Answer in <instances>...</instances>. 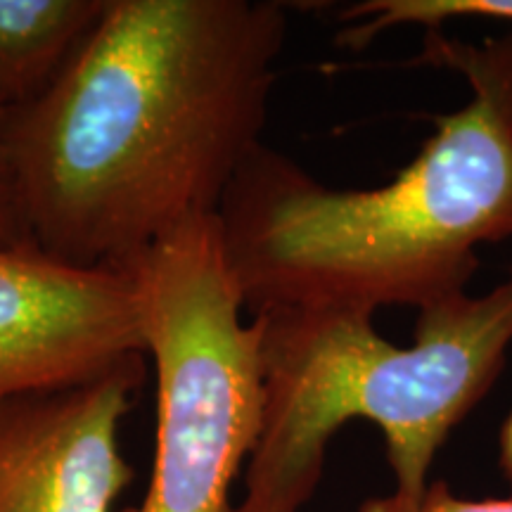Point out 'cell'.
<instances>
[{
  "mask_svg": "<svg viewBox=\"0 0 512 512\" xmlns=\"http://www.w3.org/2000/svg\"><path fill=\"white\" fill-rule=\"evenodd\" d=\"M287 38L275 0H105L3 143L31 240L83 268H121L219 214L264 145Z\"/></svg>",
  "mask_w": 512,
  "mask_h": 512,
  "instance_id": "obj_1",
  "label": "cell"
},
{
  "mask_svg": "<svg viewBox=\"0 0 512 512\" xmlns=\"http://www.w3.org/2000/svg\"><path fill=\"white\" fill-rule=\"evenodd\" d=\"M420 62L463 74L470 100L394 181L335 190L266 143L233 178L219 226L245 309H422L465 292L479 245L512 240V29L427 31Z\"/></svg>",
  "mask_w": 512,
  "mask_h": 512,
  "instance_id": "obj_2",
  "label": "cell"
},
{
  "mask_svg": "<svg viewBox=\"0 0 512 512\" xmlns=\"http://www.w3.org/2000/svg\"><path fill=\"white\" fill-rule=\"evenodd\" d=\"M254 318L264 418L235 512H302L323 479L330 439L356 418L382 430L396 494L415 496L448 434L503 370L512 261L494 290L418 309L411 347L387 342L373 313L347 306H287Z\"/></svg>",
  "mask_w": 512,
  "mask_h": 512,
  "instance_id": "obj_3",
  "label": "cell"
},
{
  "mask_svg": "<svg viewBox=\"0 0 512 512\" xmlns=\"http://www.w3.org/2000/svg\"><path fill=\"white\" fill-rule=\"evenodd\" d=\"M126 268L157 380L155 463L143 501L119 512H235L230 489L264 418L261 325L242 318L219 214L192 219Z\"/></svg>",
  "mask_w": 512,
  "mask_h": 512,
  "instance_id": "obj_4",
  "label": "cell"
},
{
  "mask_svg": "<svg viewBox=\"0 0 512 512\" xmlns=\"http://www.w3.org/2000/svg\"><path fill=\"white\" fill-rule=\"evenodd\" d=\"M147 380L133 354L88 380L0 401V512H117L136 472L121 422Z\"/></svg>",
  "mask_w": 512,
  "mask_h": 512,
  "instance_id": "obj_5",
  "label": "cell"
},
{
  "mask_svg": "<svg viewBox=\"0 0 512 512\" xmlns=\"http://www.w3.org/2000/svg\"><path fill=\"white\" fill-rule=\"evenodd\" d=\"M133 354H145L143 309L126 268L0 249V401L88 380Z\"/></svg>",
  "mask_w": 512,
  "mask_h": 512,
  "instance_id": "obj_6",
  "label": "cell"
},
{
  "mask_svg": "<svg viewBox=\"0 0 512 512\" xmlns=\"http://www.w3.org/2000/svg\"><path fill=\"white\" fill-rule=\"evenodd\" d=\"M105 0H0V105H27L57 79Z\"/></svg>",
  "mask_w": 512,
  "mask_h": 512,
  "instance_id": "obj_7",
  "label": "cell"
},
{
  "mask_svg": "<svg viewBox=\"0 0 512 512\" xmlns=\"http://www.w3.org/2000/svg\"><path fill=\"white\" fill-rule=\"evenodd\" d=\"M460 17H484L512 24V0H366L339 12L337 46L368 48L380 34L396 27L441 29Z\"/></svg>",
  "mask_w": 512,
  "mask_h": 512,
  "instance_id": "obj_8",
  "label": "cell"
},
{
  "mask_svg": "<svg viewBox=\"0 0 512 512\" xmlns=\"http://www.w3.org/2000/svg\"><path fill=\"white\" fill-rule=\"evenodd\" d=\"M356 512H512V498H463L451 494L446 482H432L415 496L394 491L368 498Z\"/></svg>",
  "mask_w": 512,
  "mask_h": 512,
  "instance_id": "obj_9",
  "label": "cell"
},
{
  "mask_svg": "<svg viewBox=\"0 0 512 512\" xmlns=\"http://www.w3.org/2000/svg\"><path fill=\"white\" fill-rule=\"evenodd\" d=\"M5 112L8 110L0 105V249H17L31 247L34 240H31L27 221H24L15 171H12L8 147L3 143Z\"/></svg>",
  "mask_w": 512,
  "mask_h": 512,
  "instance_id": "obj_10",
  "label": "cell"
},
{
  "mask_svg": "<svg viewBox=\"0 0 512 512\" xmlns=\"http://www.w3.org/2000/svg\"><path fill=\"white\" fill-rule=\"evenodd\" d=\"M501 467L505 477L512 482V413L508 415L501 430Z\"/></svg>",
  "mask_w": 512,
  "mask_h": 512,
  "instance_id": "obj_11",
  "label": "cell"
}]
</instances>
